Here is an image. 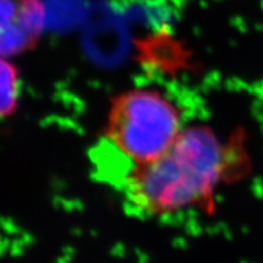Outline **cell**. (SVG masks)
Segmentation results:
<instances>
[{
    "instance_id": "cell-2",
    "label": "cell",
    "mask_w": 263,
    "mask_h": 263,
    "mask_svg": "<svg viewBox=\"0 0 263 263\" xmlns=\"http://www.w3.org/2000/svg\"><path fill=\"white\" fill-rule=\"evenodd\" d=\"M184 129L176 104L150 88L117 95L107 112L105 138L132 167L162 155Z\"/></svg>"
},
{
    "instance_id": "cell-1",
    "label": "cell",
    "mask_w": 263,
    "mask_h": 263,
    "mask_svg": "<svg viewBox=\"0 0 263 263\" xmlns=\"http://www.w3.org/2000/svg\"><path fill=\"white\" fill-rule=\"evenodd\" d=\"M251 171L245 137L222 138L207 126L184 127L151 162L132 167L123 180L127 202L147 216L213 210L217 192Z\"/></svg>"
},
{
    "instance_id": "cell-3",
    "label": "cell",
    "mask_w": 263,
    "mask_h": 263,
    "mask_svg": "<svg viewBox=\"0 0 263 263\" xmlns=\"http://www.w3.org/2000/svg\"><path fill=\"white\" fill-rule=\"evenodd\" d=\"M42 20L37 0H0V58L9 59L29 48Z\"/></svg>"
},
{
    "instance_id": "cell-4",
    "label": "cell",
    "mask_w": 263,
    "mask_h": 263,
    "mask_svg": "<svg viewBox=\"0 0 263 263\" xmlns=\"http://www.w3.org/2000/svg\"><path fill=\"white\" fill-rule=\"evenodd\" d=\"M20 78L17 68L6 58H0V118L11 116L17 108Z\"/></svg>"
}]
</instances>
